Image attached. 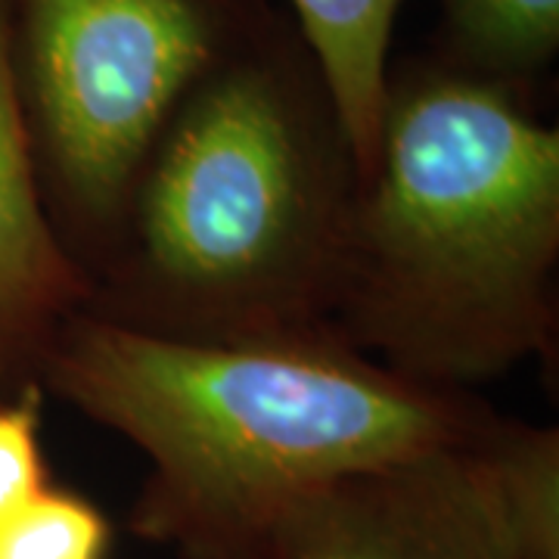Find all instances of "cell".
<instances>
[{
	"label": "cell",
	"mask_w": 559,
	"mask_h": 559,
	"mask_svg": "<svg viewBox=\"0 0 559 559\" xmlns=\"http://www.w3.org/2000/svg\"><path fill=\"white\" fill-rule=\"evenodd\" d=\"M44 395L146 460L131 532L180 559H249L280 513L385 460L479 441L500 414L407 380L336 330L183 342L72 311L40 348Z\"/></svg>",
	"instance_id": "obj_1"
},
{
	"label": "cell",
	"mask_w": 559,
	"mask_h": 559,
	"mask_svg": "<svg viewBox=\"0 0 559 559\" xmlns=\"http://www.w3.org/2000/svg\"><path fill=\"white\" fill-rule=\"evenodd\" d=\"M559 131L441 57L389 66L330 326L407 380L469 392L557 330Z\"/></svg>",
	"instance_id": "obj_2"
},
{
	"label": "cell",
	"mask_w": 559,
	"mask_h": 559,
	"mask_svg": "<svg viewBox=\"0 0 559 559\" xmlns=\"http://www.w3.org/2000/svg\"><path fill=\"white\" fill-rule=\"evenodd\" d=\"M358 190L336 103L277 13L180 103L81 311L183 342L326 330Z\"/></svg>",
	"instance_id": "obj_3"
},
{
	"label": "cell",
	"mask_w": 559,
	"mask_h": 559,
	"mask_svg": "<svg viewBox=\"0 0 559 559\" xmlns=\"http://www.w3.org/2000/svg\"><path fill=\"white\" fill-rule=\"evenodd\" d=\"M274 20L267 0H7L44 209L87 283L180 103Z\"/></svg>",
	"instance_id": "obj_4"
},
{
	"label": "cell",
	"mask_w": 559,
	"mask_h": 559,
	"mask_svg": "<svg viewBox=\"0 0 559 559\" xmlns=\"http://www.w3.org/2000/svg\"><path fill=\"white\" fill-rule=\"evenodd\" d=\"M491 429L301 495L249 559H522L488 457Z\"/></svg>",
	"instance_id": "obj_5"
},
{
	"label": "cell",
	"mask_w": 559,
	"mask_h": 559,
	"mask_svg": "<svg viewBox=\"0 0 559 559\" xmlns=\"http://www.w3.org/2000/svg\"><path fill=\"white\" fill-rule=\"evenodd\" d=\"M87 296L91 283L44 209L10 69L7 0H0V399L32 385L40 348Z\"/></svg>",
	"instance_id": "obj_6"
},
{
	"label": "cell",
	"mask_w": 559,
	"mask_h": 559,
	"mask_svg": "<svg viewBox=\"0 0 559 559\" xmlns=\"http://www.w3.org/2000/svg\"><path fill=\"white\" fill-rule=\"evenodd\" d=\"M293 25L336 103L360 175L380 131L392 38L404 0H289Z\"/></svg>",
	"instance_id": "obj_7"
},
{
	"label": "cell",
	"mask_w": 559,
	"mask_h": 559,
	"mask_svg": "<svg viewBox=\"0 0 559 559\" xmlns=\"http://www.w3.org/2000/svg\"><path fill=\"white\" fill-rule=\"evenodd\" d=\"M559 50V0H439L436 57L528 97Z\"/></svg>",
	"instance_id": "obj_8"
},
{
	"label": "cell",
	"mask_w": 559,
	"mask_h": 559,
	"mask_svg": "<svg viewBox=\"0 0 559 559\" xmlns=\"http://www.w3.org/2000/svg\"><path fill=\"white\" fill-rule=\"evenodd\" d=\"M112 525L97 503L47 485L0 525V559H109Z\"/></svg>",
	"instance_id": "obj_9"
},
{
	"label": "cell",
	"mask_w": 559,
	"mask_h": 559,
	"mask_svg": "<svg viewBox=\"0 0 559 559\" xmlns=\"http://www.w3.org/2000/svg\"><path fill=\"white\" fill-rule=\"evenodd\" d=\"M44 399L35 382L0 399V525L50 485L40 451Z\"/></svg>",
	"instance_id": "obj_10"
}]
</instances>
